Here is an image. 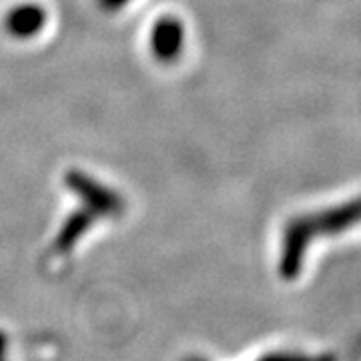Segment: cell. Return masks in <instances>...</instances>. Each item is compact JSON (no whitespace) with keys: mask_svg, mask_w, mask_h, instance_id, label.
<instances>
[{"mask_svg":"<svg viewBox=\"0 0 361 361\" xmlns=\"http://www.w3.org/2000/svg\"><path fill=\"white\" fill-rule=\"evenodd\" d=\"M185 47V25L177 16H161L149 35V49L159 63L171 65L175 63Z\"/></svg>","mask_w":361,"mask_h":361,"instance_id":"3","label":"cell"},{"mask_svg":"<svg viewBox=\"0 0 361 361\" xmlns=\"http://www.w3.org/2000/svg\"><path fill=\"white\" fill-rule=\"evenodd\" d=\"M97 217H99V215H94V213H92L90 209H87V207L77 211L75 215H71V217L66 219L65 225H63L61 233H59L56 241H54V251H56V253H65V251H68V249L75 245L78 239L85 235V231L92 227V223L97 221Z\"/></svg>","mask_w":361,"mask_h":361,"instance_id":"5","label":"cell"},{"mask_svg":"<svg viewBox=\"0 0 361 361\" xmlns=\"http://www.w3.org/2000/svg\"><path fill=\"white\" fill-rule=\"evenodd\" d=\"M49 14L42 4L23 2L4 14V30L18 40H28L44 30Z\"/></svg>","mask_w":361,"mask_h":361,"instance_id":"4","label":"cell"},{"mask_svg":"<svg viewBox=\"0 0 361 361\" xmlns=\"http://www.w3.org/2000/svg\"><path fill=\"white\" fill-rule=\"evenodd\" d=\"M127 2H130V0H97L99 8L104 11V13H116V11H121Z\"/></svg>","mask_w":361,"mask_h":361,"instance_id":"7","label":"cell"},{"mask_svg":"<svg viewBox=\"0 0 361 361\" xmlns=\"http://www.w3.org/2000/svg\"><path fill=\"white\" fill-rule=\"evenodd\" d=\"M361 221V199L337 207L331 211H323L315 215H305L301 219L291 221L285 229L279 273L285 279H293L301 273L305 251L313 239L322 235H337Z\"/></svg>","mask_w":361,"mask_h":361,"instance_id":"1","label":"cell"},{"mask_svg":"<svg viewBox=\"0 0 361 361\" xmlns=\"http://www.w3.org/2000/svg\"><path fill=\"white\" fill-rule=\"evenodd\" d=\"M65 185L77 193L87 209H90L94 215H121L125 211V201L123 197L109 189L106 185L92 179L90 175L78 171V169H71L65 175Z\"/></svg>","mask_w":361,"mask_h":361,"instance_id":"2","label":"cell"},{"mask_svg":"<svg viewBox=\"0 0 361 361\" xmlns=\"http://www.w3.org/2000/svg\"><path fill=\"white\" fill-rule=\"evenodd\" d=\"M261 361H336L331 355H295V353H275Z\"/></svg>","mask_w":361,"mask_h":361,"instance_id":"6","label":"cell"}]
</instances>
